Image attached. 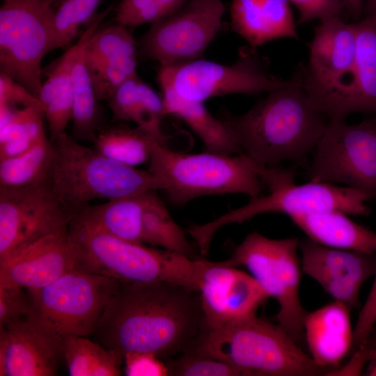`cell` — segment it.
Returning a JSON list of instances; mask_svg holds the SVG:
<instances>
[{"label": "cell", "mask_w": 376, "mask_h": 376, "mask_svg": "<svg viewBox=\"0 0 376 376\" xmlns=\"http://www.w3.org/2000/svg\"><path fill=\"white\" fill-rule=\"evenodd\" d=\"M203 326L198 290L169 281L121 283L92 336L123 361L130 352L169 359L185 352Z\"/></svg>", "instance_id": "obj_1"}, {"label": "cell", "mask_w": 376, "mask_h": 376, "mask_svg": "<svg viewBox=\"0 0 376 376\" xmlns=\"http://www.w3.org/2000/svg\"><path fill=\"white\" fill-rule=\"evenodd\" d=\"M327 119L304 88L299 65L284 85L244 114L228 118L242 152L264 166L304 160L321 138Z\"/></svg>", "instance_id": "obj_2"}, {"label": "cell", "mask_w": 376, "mask_h": 376, "mask_svg": "<svg viewBox=\"0 0 376 376\" xmlns=\"http://www.w3.org/2000/svg\"><path fill=\"white\" fill-rule=\"evenodd\" d=\"M183 353L216 359L249 376L328 375L278 323L256 315L203 329Z\"/></svg>", "instance_id": "obj_3"}, {"label": "cell", "mask_w": 376, "mask_h": 376, "mask_svg": "<svg viewBox=\"0 0 376 376\" xmlns=\"http://www.w3.org/2000/svg\"><path fill=\"white\" fill-rule=\"evenodd\" d=\"M68 233L76 248L77 268L121 283L169 281L198 291L206 260L132 243L73 216Z\"/></svg>", "instance_id": "obj_4"}, {"label": "cell", "mask_w": 376, "mask_h": 376, "mask_svg": "<svg viewBox=\"0 0 376 376\" xmlns=\"http://www.w3.org/2000/svg\"><path fill=\"white\" fill-rule=\"evenodd\" d=\"M45 186L72 217L97 198L111 200L161 189L148 170L136 169L77 143L65 132L54 142Z\"/></svg>", "instance_id": "obj_5"}, {"label": "cell", "mask_w": 376, "mask_h": 376, "mask_svg": "<svg viewBox=\"0 0 376 376\" xmlns=\"http://www.w3.org/2000/svg\"><path fill=\"white\" fill-rule=\"evenodd\" d=\"M259 176L268 188V194L251 198L245 205L204 224H193L187 229L194 240L200 254H208L212 240L222 227L241 224L258 215L296 214L338 210L349 215L368 216L370 209L366 203L373 198L368 193L347 186L308 181L297 185L294 172L278 166H260Z\"/></svg>", "instance_id": "obj_6"}, {"label": "cell", "mask_w": 376, "mask_h": 376, "mask_svg": "<svg viewBox=\"0 0 376 376\" xmlns=\"http://www.w3.org/2000/svg\"><path fill=\"white\" fill-rule=\"evenodd\" d=\"M148 163V171L159 180L161 190L177 205L209 195L242 194L254 198L262 194L264 187L260 165L244 152L190 154L158 144Z\"/></svg>", "instance_id": "obj_7"}, {"label": "cell", "mask_w": 376, "mask_h": 376, "mask_svg": "<svg viewBox=\"0 0 376 376\" xmlns=\"http://www.w3.org/2000/svg\"><path fill=\"white\" fill-rule=\"evenodd\" d=\"M356 46L355 22L322 21L309 44L307 65H299L304 88L329 121L356 113Z\"/></svg>", "instance_id": "obj_8"}, {"label": "cell", "mask_w": 376, "mask_h": 376, "mask_svg": "<svg viewBox=\"0 0 376 376\" xmlns=\"http://www.w3.org/2000/svg\"><path fill=\"white\" fill-rule=\"evenodd\" d=\"M297 237L271 239L253 231L226 260L230 267H246L269 297L279 304L275 320L299 345L304 340L306 311L299 297L301 261Z\"/></svg>", "instance_id": "obj_9"}, {"label": "cell", "mask_w": 376, "mask_h": 376, "mask_svg": "<svg viewBox=\"0 0 376 376\" xmlns=\"http://www.w3.org/2000/svg\"><path fill=\"white\" fill-rule=\"evenodd\" d=\"M120 283L116 279L77 268L43 288L28 290L34 319L61 343L71 336H92Z\"/></svg>", "instance_id": "obj_10"}, {"label": "cell", "mask_w": 376, "mask_h": 376, "mask_svg": "<svg viewBox=\"0 0 376 376\" xmlns=\"http://www.w3.org/2000/svg\"><path fill=\"white\" fill-rule=\"evenodd\" d=\"M54 13L45 0H6L0 8L1 73L37 99L41 62L52 51Z\"/></svg>", "instance_id": "obj_11"}, {"label": "cell", "mask_w": 376, "mask_h": 376, "mask_svg": "<svg viewBox=\"0 0 376 376\" xmlns=\"http://www.w3.org/2000/svg\"><path fill=\"white\" fill-rule=\"evenodd\" d=\"M157 79L181 97L193 101L228 94L269 92L286 83L272 75L256 49L242 47L232 65L196 59L160 66Z\"/></svg>", "instance_id": "obj_12"}, {"label": "cell", "mask_w": 376, "mask_h": 376, "mask_svg": "<svg viewBox=\"0 0 376 376\" xmlns=\"http://www.w3.org/2000/svg\"><path fill=\"white\" fill-rule=\"evenodd\" d=\"M307 178L344 184L376 197V116L355 125L328 120Z\"/></svg>", "instance_id": "obj_13"}, {"label": "cell", "mask_w": 376, "mask_h": 376, "mask_svg": "<svg viewBox=\"0 0 376 376\" xmlns=\"http://www.w3.org/2000/svg\"><path fill=\"white\" fill-rule=\"evenodd\" d=\"M225 10L222 0L189 1L152 24L139 40V54L160 66L199 59L219 31Z\"/></svg>", "instance_id": "obj_14"}, {"label": "cell", "mask_w": 376, "mask_h": 376, "mask_svg": "<svg viewBox=\"0 0 376 376\" xmlns=\"http://www.w3.org/2000/svg\"><path fill=\"white\" fill-rule=\"evenodd\" d=\"M71 218L44 183L0 187V261L45 236L68 232Z\"/></svg>", "instance_id": "obj_15"}, {"label": "cell", "mask_w": 376, "mask_h": 376, "mask_svg": "<svg viewBox=\"0 0 376 376\" xmlns=\"http://www.w3.org/2000/svg\"><path fill=\"white\" fill-rule=\"evenodd\" d=\"M199 293L205 321L212 328L256 315L269 298L252 275L223 263L205 269Z\"/></svg>", "instance_id": "obj_16"}, {"label": "cell", "mask_w": 376, "mask_h": 376, "mask_svg": "<svg viewBox=\"0 0 376 376\" xmlns=\"http://www.w3.org/2000/svg\"><path fill=\"white\" fill-rule=\"evenodd\" d=\"M75 269L76 248L68 231L52 234L0 261V287L35 290Z\"/></svg>", "instance_id": "obj_17"}, {"label": "cell", "mask_w": 376, "mask_h": 376, "mask_svg": "<svg viewBox=\"0 0 376 376\" xmlns=\"http://www.w3.org/2000/svg\"><path fill=\"white\" fill-rule=\"evenodd\" d=\"M61 343L34 317L0 327V376H54Z\"/></svg>", "instance_id": "obj_18"}, {"label": "cell", "mask_w": 376, "mask_h": 376, "mask_svg": "<svg viewBox=\"0 0 376 376\" xmlns=\"http://www.w3.org/2000/svg\"><path fill=\"white\" fill-rule=\"evenodd\" d=\"M113 9V6H110L96 14L76 44L45 71L47 78L42 83L38 100L44 109L48 122L49 139L52 143L65 132L68 123L72 119V69L74 62L102 21Z\"/></svg>", "instance_id": "obj_19"}, {"label": "cell", "mask_w": 376, "mask_h": 376, "mask_svg": "<svg viewBox=\"0 0 376 376\" xmlns=\"http://www.w3.org/2000/svg\"><path fill=\"white\" fill-rule=\"evenodd\" d=\"M350 309L344 303L334 301L306 315L304 340L311 357L329 371L336 368L352 347Z\"/></svg>", "instance_id": "obj_20"}, {"label": "cell", "mask_w": 376, "mask_h": 376, "mask_svg": "<svg viewBox=\"0 0 376 376\" xmlns=\"http://www.w3.org/2000/svg\"><path fill=\"white\" fill-rule=\"evenodd\" d=\"M233 31L256 49L282 38L299 39L288 0H233Z\"/></svg>", "instance_id": "obj_21"}, {"label": "cell", "mask_w": 376, "mask_h": 376, "mask_svg": "<svg viewBox=\"0 0 376 376\" xmlns=\"http://www.w3.org/2000/svg\"><path fill=\"white\" fill-rule=\"evenodd\" d=\"M302 271L318 283L347 280L360 285L376 272V254L333 248L309 238L299 240Z\"/></svg>", "instance_id": "obj_22"}, {"label": "cell", "mask_w": 376, "mask_h": 376, "mask_svg": "<svg viewBox=\"0 0 376 376\" xmlns=\"http://www.w3.org/2000/svg\"><path fill=\"white\" fill-rule=\"evenodd\" d=\"M349 214L329 210L289 217L310 240L324 246L376 254V233L352 220Z\"/></svg>", "instance_id": "obj_23"}, {"label": "cell", "mask_w": 376, "mask_h": 376, "mask_svg": "<svg viewBox=\"0 0 376 376\" xmlns=\"http://www.w3.org/2000/svg\"><path fill=\"white\" fill-rule=\"evenodd\" d=\"M166 115L184 121L200 138L206 150L224 154L242 153L228 120L215 118L203 102L187 100L168 87H161Z\"/></svg>", "instance_id": "obj_24"}, {"label": "cell", "mask_w": 376, "mask_h": 376, "mask_svg": "<svg viewBox=\"0 0 376 376\" xmlns=\"http://www.w3.org/2000/svg\"><path fill=\"white\" fill-rule=\"evenodd\" d=\"M107 101L113 120L134 123L160 139H169L161 129L166 115L163 99L138 75L123 82Z\"/></svg>", "instance_id": "obj_25"}, {"label": "cell", "mask_w": 376, "mask_h": 376, "mask_svg": "<svg viewBox=\"0 0 376 376\" xmlns=\"http://www.w3.org/2000/svg\"><path fill=\"white\" fill-rule=\"evenodd\" d=\"M146 191L108 200L100 205H90L73 216L120 239L143 244L142 217Z\"/></svg>", "instance_id": "obj_26"}, {"label": "cell", "mask_w": 376, "mask_h": 376, "mask_svg": "<svg viewBox=\"0 0 376 376\" xmlns=\"http://www.w3.org/2000/svg\"><path fill=\"white\" fill-rule=\"evenodd\" d=\"M167 142L138 126L125 125L100 127L93 141L102 155L134 167L149 162L156 146Z\"/></svg>", "instance_id": "obj_27"}, {"label": "cell", "mask_w": 376, "mask_h": 376, "mask_svg": "<svg viewBox=\"0 0 376 376\" xmlns=\"http://www.w3.org/2000/svg\"><path fill=\"white\" fill-rule=\"evenodd\" d=\"M356 113L376 116V15L355 22Z\"/></svg>", "instance_id": "obj_28"}, {"label": "cell", "mask_w": 376, "mask_h": 376, "mask_svg": "<svg viewBox=\"0 0 376 376\" xmlns=\"http://www.w3.org/2000/svg\"><path fill=\"white\" fill-rule=\"evenodd\" d=\"M143 244L183 254L195 259V251L184 230L172 218L157 190L146 191L142 217Z\"/></svg>", "instance_id": "obj_29"}, {"label": "cell", "mask_w": 376, "mask_h": 376, "mask_svg": "<svg viewBox=\"0 0 376 376\" xmlns=\"http://www.w3.org/2000/svg\"><path fill=\"white\" fill-rule=\"evenodd\" d=\"M62 356L71 376H116L123 361L86 336H71L61 341Z\"/></svg>", "instance_id": "obj_30"}, {"label": "cell", "mask_w": 376, "mask_h": 376, "mask_svg": "<svg viewBox=\"0 0 376 376\" xmlns=\"http://www.w3.org/2000/svg\"><path fill=\"white\" fill-rule=\"evenodd\" d=\"M86 46L77 55L72 69L73 91L72 120L75 137L93 142L101 127L99 126L98 100L85 57Z\"/></svg>", "instance_id": "obj_31"}, {"label": "cell", "mask_w": 376, "mask_h": 376, "mask_svg": "<svg viewBox=\"0 0 376 376\" xmlns=\"http://www.w3.org/2000/svg\"><path fill=\"white\" fill-rule=\"evenodd\" d=\"M54 152L45 136L24 153L0 160V187H22L44 182Z\"/></svg>", "instance_id": "obj_32"}, {"label": "cell", "mask_w": 376, "mask_h": 376, "mask_svg": "<svg viewBox=\"0 0 376 376\" xmlns=\"http://www.w3.org/2000/svg\"><path fill=\"white\" fill-rule=\"evenodd\" d=\"M135 40L127 27L116 22L99 27L90 38L85 57L90 65L122 57L137 56Z\"/></svg>", "instance_id": "obj_33"}, {"label": "cell", "mask_w": 376, "mask_h": 376, "mask_svg": "<svg viewBox=\"0 0 376 376\" xmlns=\"http://www.w3.org/2000/svg\"><path fill=\"white\" fill-rule=\"evenodd\" d=\"M101 0H63L55 10L51 50L68 45L79 26L96 15Z\"/></svg>", "instance_id": "obj_34"}, {"label": "cell", "mask_w": 376, "mask_h": 376, "mask_svg": "<svg viewBox=\"0 0 376 376\" xmlns=\"http://www.w3.org/2000/svg\"><path fill=\"white\" fill-rule=\"evenodd\" d=\"M88 66L97 100H107L123 82L137 75V56L122 57Z\"/></svg>", "instance_id": "obj_35"}, {"label": "cell", "mask_w": 376, "mask_h": 376, "mask_svg": "<svg viewBox=\"0 0 376 376\" xmlns=\"http://www.w3.org/2000/svg\"><path fill=\"white\" fill-rule=\"evenodd\" d=\"M166 364L171 376H244L241 370L224 361L189 353L169 359Z\"/></svg>", "instance_id": "obj_36"}, {"label": "cell", "mask_w": 376, "mask_h": 376, "mask_svg": "<svg viewBox=\"0 0 376 376\" xmlns=\"http://www.w3.org/2000/svg\"><path fill=\"white\" fill-rule=\"evenodd\" d=\"M169 15L167 10L156 0H121L116 9L115 21L134 28L154 23Z\"/></svg>", "instance_id": "obj_37"}, {"label": "cell", "mask_w": 376, "mask_h": 376, "mask_svg": "<svg viewBox=\"0 0 376 376\" xmlns=\"http://www.w3.org/2000/svg\"><path fill=\"white\" fill-rule=\"evenodd\" d=\"M34 317L28 290L16 287H0V327Z\"/></svg>", "instance_id": "obj_38"}, {"label": "cell", "mask_w": 376, "mask_h": 376, "mask_svg": "<svg viewBox=\"0 0 376 376\" xmlns=\"http://www.w3.org/2000/svg\"><path fill=\"white\" fill-rule=\"evenodd\" d=\"M299 11L298 24L314 19L320 22L341 17L345 6L342 0H288Z\"/></svg>", "instance_id": "obj_39"}, {"label": "cell", "mask_w": 376, "mask_h": 376, "mask_svg": "<svg viewBox=\"0 0 376 376\" xmlns=\"http://www.w3.org/2000/svg\"><path fill=\"white\" fill-rule=\"evenodd\" d=\"M152 353L130 352L125 354V373L127 376H166V363Z\"/></svg>", "instance_id": "obj_40"}, {"label": "cell", "mask_w": 376, "mask_h": 376, "mask_svg": "<svg viewBox=\"0 0 376 376\" xmlns=\"http://www.w3.org/2000/svg\"><path fill=\"white\" fill-rule=\"evenodd\" d=\"M368 297L359 314L353 331L352 347L363 346L376 324V272Z\"/></svg>", "instance_id": "obj_41"}, {"label": "cell", "mask_w": 376, "mask_h": 376, "mask_svg": "<svg viewBox=\"0 0 376 376\" xmlns=\"http://www.w3.org/2000/svg\"><path fill=\"white\" fill-rule=\"evenodd\" d=\"M0 104H5L14 109H21L17 107L20 106L22 108L34 107L44 110L38 99L19 84L1 73Z\"/></svg>", "instance_id": "obj_42"}, {"label": "cell", "mask_w": 376, "mask_h": 376, "mask_svg": "<svg viewBox=\"0 0 376 376\" xmlns=\"http://www.w3.org/2000/svg\"><path fill=\"white\" fill-rule=\"evenodd\" d=\"M345 10L354 20H360L364 13L366 0H342Z\"/></svg>", "instance_id": "obj_43"}, {"label": "cell", "mask_w": 376, "mask_h": 376, "mask_svg": "<svg viewBox=\"0 0 376 376\" xmlns=\"http://www.w3.org/2000/svg\"><path fill=\"white\" fill-rule=\"evenodd\" d=\"M186 0H157L161 5L166 8L171 14L180 8Z\"/></svg>", "instance_id": "obj_44"}, {"label": "cell", "mask_w": 376, "mask_h": 376, "mask_svg": "<svg viewBox=\"0 0 376 376\" xmlns=\"http://www.w3.org/2000/svg\"><path fill=\"white\" fill-rule=\"evenodd\" d=\"M365 16L376 15V0H366Z\"/></svg>", "instance_id": "obj_45"}, {"label": "cell", "mask_w": 376, "mask_h": 376, "mask_svg": "<svg viewBox=\"0 0 376 376\" xmlns=\"http://www.w3.org/2000/svg\"><path fill=\"white\" fill-rule=\"evenodd\" d=\"M45 1L48 4H49L51 6H53V4H54V3H57V2H61L63 0H45Z\"/></svg>", "instance_id": "obj_46"}, {"label": "cell", "mask_w": 376, "mask_h": 376, "mask_svg": "<svg viewBox=\"0 0 376 376\" xmlns=\"http://www.w3.org/2000/svg\"><path fill=\"white\" fill-rule=\"evenodd\" d=\"M373 363V366H374L375 368L376 369V351H375V354H374Z\"/></svg>", "instance_id": "obj_47"}, {"label": "cell", "mask_w": 376, "mask_h": 376, "mask_svg": "<svg viewBox=\"0 0 376 376\" xmlns=\"http://www.w3.org/2000/svg\"><path fill=\"white\" fill-rule=\"evenodd\" d=\"M6 1V0H3V1Z\"/></svg>", "instance_id": "obj_48"}]
</instances>
